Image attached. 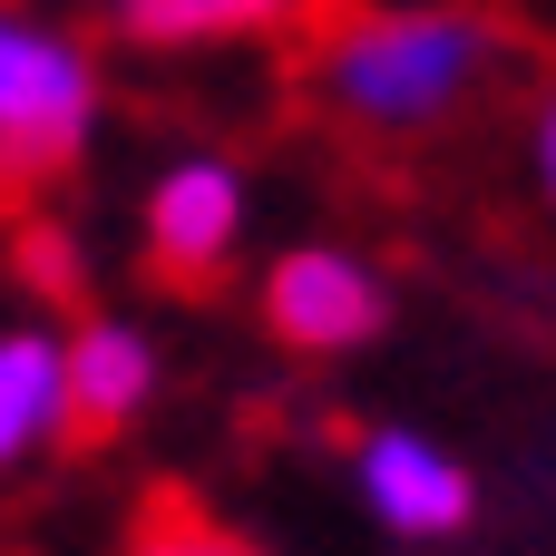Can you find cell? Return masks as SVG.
<instances>
[{
	"label": "cell",
	"instance_id": "6da1fadb",
	"mask_svg": "<svg viewBox=\"0 0 556 556\" xmlns=\"http://www.w3.org/2000/svg\"><path fill=\"white\" fill-rule=\"evenodd\" d=\"M489 49H498V29L469 20V10H371L323 49V68H332V98L352 117L430 127L489 78Z\"/></svg>",
	"mask_w": 556,
	"mask_h": 556
},
{
	"label": "cell",
	"instance_id": "9c48e42d",
	"mask_svg": "<svg viewBox=\"0 0 556 556\" xmlns=\"http://www.w3.org/2000/svg\"><path fill=\"white\" fill-rule=\"evenodd\" d=\"M117 556H264L244 528H225L195 489H176V479H156L147 498H137V528H127V547Z\"/></svg>",
	"mask_w": 556,
	"mask_h": 556
},
{
	"label": "cell",
	"instance_id": "277c9868",
	"mask_svg": "<svg viewBox=\"0 0 556 556\" xmlns=\"http://www.w3.org/2000/svg\"><path fill=\"white\" fill-rule=\"evenodd\" d=\"M391 323V293L362 254H332V244H293L264 264V332L303 362H332V352H362L381 342Z\"/></svg>",
	"mask_w": 556,
	"mask_h": 556
},
{
	"label": "cell",
	"instance_id": "3957f363",
	"mask_svg": "<svg viewBox=\"0 0 556 556\" xmlns=\"http://www.w3.org/2000/svg\"><path fill=\"white\" fill-rule=\"evenodd\" d=\"M235 244H244V176L215 166V156H186L147 186V274L186 303L225 293L235 274Z\"/></svg>",
	"mask_w": 556,
	"mask_h": 556
},
{
	"label": "cell",
	"instance_id": "52a82bcc",
	"mask_svg": "<svg viewBox=\"0 0 556 556\" xmlns=\"http://www.w3.org/2000/svg\"><path fill=\"white\" fill-rule=\"evenodd\" d=\"M49 430H59V342L0 332V469H20Z\"/></svg>",
	"mask_w": 556,
	"mask_h": 556
},
{
	"label": "cell",
	"instance_id": "ba28073f",
	"mask_svg": "<svg viewBox=\"0 0 556 556\" xmlns=\"http://www.w3.org/2000/svg\"><path fill=\"white\" fill-rule=\"evenodd\" d=\"M293 0H117V29L137 49H205V39H254Z\"/></svg>",
	"mask_w": 556,
	"mask_h": 556
},
{
	"label": "cell",
	"instance_id": "8992f818",
	"mask_svg": "<svg viewBox=\"0 0 556 556\" xmlns=\"http://www.w3.org/2000/svg\"><path fill=\"white\" fill-rule=\"evenodd\" d=\"M362 498H371V518L401 528V538H450V528H469V508H479L469 469H459L450 450L410 440V430L362 440Z\"/></svg>",
	"mask_w": 556,
	"mask_h": 556
},
{
	"label": "cell",
	"instance_id": "8fae6325",
	"mask_svg": "<svg viewBox=\"0 0 556 556\" xmlns=\"http://www.w3.org/2000/svg\"><path fill=\"white\" fill-rule=\"evenodd\" d=\"M538 176H547V195H556V98H547V117H538Z\"/></svg>",
	"mask_w": 556,
	"mask_h": 556
},
{
	"label": "cell",
	"instance_id": "30bf717a",
	"mask_svg": "<svg viewBox=\"0 0 556 556\" xmlns=\"http://www.w3.org/2000/svg\"><path fill=\"white\" fill-rule=\"evenodd\" d=\"M10 264H20V283H29L39 303H88V264H78L68 225H49V215H29V225L10 235Z\"/></svg>",
	"mask_w": 556,
	"mask_h": 556
},
{
	"label": "cell",
	"instance_id": "5b68a950",
	"mask_svg": "<svg viewBox=\"0 0 556 556\" xmlns=\"http://www.w3.org/2000/svg\"><path fill=\"white\" fill-rule=\"evenodd\" d=\"M156 391V352L137 323H78L59 342V440L68 450H108Z\"/></svg>",
	"mask_w": 556,
	"mask_h": 556
},
{
	"label": "cell",
	"instance_id": "7a4b0ae2",
	"mask_svg": "<svg viewBox=\"0 0 556 556\" xmlns=\"http://www.w3.org/2000/svg\"><path fill=\"white\" fill-rule=\"evenodd\" d=\"M88 127H98V78H88V59H78L59 29L0 10V186H10V195L59 186V176L88 156Z\"/></svg>",
	"mask_w": 556,
	"mask_h": 556
}]
</instances>
